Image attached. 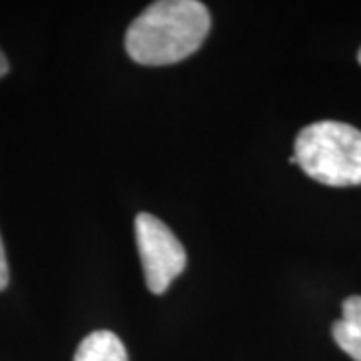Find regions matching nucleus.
Returning <instances> with one entry per match:
<instances>
[{
    "label": "nucleus",
    "instance_id": "nucleus-1",
    "mask_svg": "<svg viewBox=\"0 0 361 361\" xmlns=\"http://www.w3.org/2000/svg\"><path fill=\"white\" fill-rule=\"evenodd\" d=\"M209 28L211 16L203 2L161 0L130 23L125 49L139 65H173L201 49Z\"/></svg>",
    "mask_w": 361,
    "mask_h": 361
},
{
    "label": "nucleus",
    "instance_id": "nucleus-4",
    "mask_svg": "<svg viewBox=\"0 0 361 361\" xmlns=\"http://www.w3.org/2000/svg\"><path fill=\"white\" fill-rule=\"evenodd\" d=\"M341 319L331 327L334 339L353 361H361V295H351L341 305Z\"/></svg>",
    "mask_w": 361,
    "mask_h": 361
},
{
    "label": "nucleus",
    "instance_id": "nucleus-3",
    "mask_svg": "<svg viewBox=\"0 0 361 361\" xmlns=\"http://www.w3.org/2000/svg\"><path fill=\"white\" fill-rule=\"evenodd\" d=\"M135 239L149 291L155 295L165 293L187 267L185 247L175 233L151 213H139L135 217Z\"/></svg>",
    "mask_w": 361,
    "mask_h": 361
},
{
    "label": "nucleus",
    "instance_id": "nucleus-2",
    "mask_svg": "<svg viewBox=\"0 0 361 361\" xmlns=\"http://www.w3.org/2000/svg\"><path fill=\"white\" fill-rule=\"evenodd\" d=\"M297 165L329 187L361 185V130L339 121H319L299 130Z\"/></svg>",
    "mask_w": 361,
    "mask_h": 361
},
{
    "label": "nucleus",
    "instance_id": "nucleus-8",
    "mask_svg": "<svg viewBox=\"0 0 361 361\" xmlns=\"http://www.w3.org/2000/svg\"><path fill=\"white\" fill-rule=\"evenodd\" d=\"M357 59H360V63H361V51H360V54H357Z\"/></svg>",
    "mask_w": 361,
    "mask_h": 361
},
{
    "label": "nucleus",
    "instance_id": "nucleus-6",
    "mask_svg": "<svg viewBox=\"0 0 361 361\" xmlns=\"http://www.w3.org/2000/svg\"><path fill=\"white\" fill-rule=\"evenodd\" d=\"M8 285V261H6V253H4V243L0 237V291Z\"/></svg>",
    "mask_w": 361,
    "mask_h": 361
},
{
    "label": "nucleus",
    "instance_id": "nucleus-5",
    "mask_svg": "<svg viewBox=\"0 0 361 361\" xmlns=\"http://www.w3.org/2000/svg\"><path fill=\"white\" fill-rule=\"evenodd\" d=\"M75 361H129V355L121 337L109 329H99L80 341Z\"/></svg>",
    "mask_w": 361,
    "mask_h": 361
},
{
    "label": "nucleus",
    "instance_id": "nucleus-7",
    "mask_svg": "<svg viewBox=\"0 0 361 361\" xmlns=\"http://www.w3.org/2000/svg\"><path fill=\"white\" fill-rule=\"evenodd\" d=\"M8 73V61H6V56H4V52L0 51V78L4 77Z\"/></svg>",
    "mask_w": 361,
    "mask_h": 361
}]
</instances>
